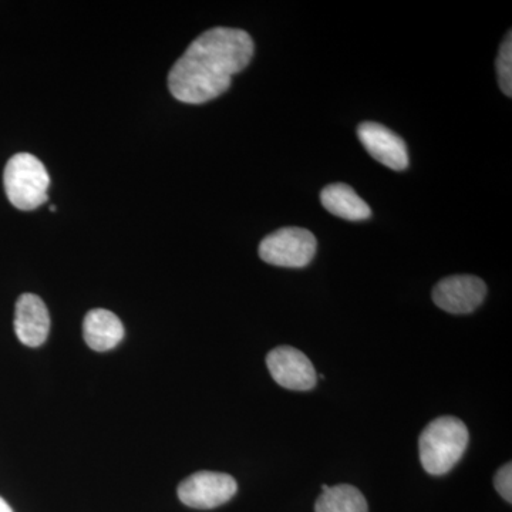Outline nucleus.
<instances>
[{
	"mask_svg": "<svg viewBox=\"0 0 512 512\" xmlns=\"http://www.w3.org/2000/svg\"><path fill=\"white\" fill-rule=\"evenodd\" d=\"M254 50V40L245 30H207L174 63L168 74L171 94L187 104L217 99L231 87L232 76L248 66Z\"/></svg>",
	"mask_w": 512,
	"mask_h": 512,
	"instance_id": "nucleus-1",
	"label": "nucleus"
},
{
	"mask_svg": "<svg viewBox=\"0 0 512 512\" xmlns=\"http://www.w3.org/2000/svg\"><path fill=\"white\" fill-rule=\"evenodd\" d=\"M470 434L466 424L454 416L431 421L421 433V466L431 476H444L466 453Z\"/></svg>",
	"mask_w": 512,
	"mask_h": 512,
	"instance_id": "nucleus-2",
	"label": "nucleus"
},
{
	"mask_svg": "<svg viewBox=\"0 0 512 512\" xmlns=\"http://www.w3.org/2000/svg\"><path fill=\"white\" fill-rule=\"evenodd\" d=\"M3 185L13 207L33 211L47 201L50 177L39 158L19 153L6 164Z\"/></svg>",
	"mask_w": 512,
	"mask_h": 512,
	"instance_id": "nucleus-3",
	"label": "nucleus"
},
{
	"mask_svg": "<svg viewBox=\"0 0 512 512\" xmlns=\"http://www.w3.org/2000/svg\"><path fill=\"white\" fill-rule=\"evenodd\" d=\"M315 235L305 228L288 227L272 232L259 245V256L269 265L305 268L316 254Z\"/></svg>",
	"mask_w": 512,
	"mask_h": 512,
	"instance_id": "nucleus-4",
	"label": "nucleus"
},
{
	"mask_svg": "<svg viewBox=\"0 0 512 512\" xmlns=\"http://www.w3.org/2000/svg\"><path fill=\"white\" fill-rule=\"evenodd\" d=\"M237 490V481L229 474L200 471L185 478L178 487V497L187 507L212 510L228 503Z\"/></svg>",
	"mask_w": 512,
	"mask_h": 512,
	"instance_id": "nucleus-5",
	"label": "nucleus"
},
{
	"mask_svg": "<svg viewBox=\"0 0 512 512\" xmlns=\"http://www.w3.org/2000/svg\"><path fill=\"white\" fill-rule=\"evenodd\" d=\"M266 366L275 382L285 389L306 392L318 383V375L309 357L292 346L271 350L266 356Z\"/></svg>",
	"mask_w": 512,
	"mask_h": 512,
	"instance_id": "nucleus-6",
	"label": "nucleus"
},
{
	"mask_svg": "<svg viewBox=\"0 0 512 512\" xmlns=\"http://www.w3.org/2000/svg\"><path fill=\"white\" fill-rule=\"evenodd\" d=\"M487 286L473 275L448 276L434 286L433 301L440 309L453 315H467L484 302Z\"/></svg>",
	"mask_w": 512,
	"mask_h": 512,
	"instance_id": "nucleus-7",
	"label": "nucleus"
},
{
	"mask_svg": "<svg viewBox=\"0 0 512 512\" xmlns=\"http://www.w3.org/2000/svg\"><path fill=\"white\" fill-rule=\"evenodd\" d=\"M357 137L367 153L380 164L394 171H403L409 167L406 143L389 128L373 121H365L357 127Z\"/></svg>",
	"mask_w": 512,
	"mask_h": 512,
	"instance_id": "nucleus-8",
	"label": "nucleus"
},
{
	"mask_svg": "<svg viewBox=\"0 0 512 512\" xmlns=\"http://www.w3.org/2000/svg\"><path fill=\"white\" fill-rule=\"evenodd\" d=\"M50 316L45 302L33 293H23L16 302L15 332L23 345L39 348L46 342Z\"/></svg>",
	"mask_w": 512,
	"mask_h": 512,
	"instance_id": "nucleus-9",
	"label": "nucleus"
},
{
	"mask_svg": "<svg viewBox=\"0 0 512 512\" xmlns=\"http://www.w3.org/2000/svg\"><path fill=\"white\" fill-rule=\"evenodd\" d=\"M83 335L87 345L97 352L116 348L124 338V326L113 312L94 309L83 322Z\"/></svg>",
	"mask_w": 512,
	"mask_h": 512,
	"instance_id": "nucleus-10",
	"label": "nucleus"
},
{
	"mask_svg": "<svg viewBox=\"0 0 512 512\" xmlns=\"http://www.w3.org/2000/svg\"><path fill=\"white\" fill-rule=\"evenodd\" d=\"M320 202L330 214L348 221H365L372 210L350 185L332 184L320 192Z\"/></svg>",
	"mask_w": 512,
	"mask_h": 512,
	"instance_id": "nucleus-11",
	"label": "nucleus"
},
{
	"mask_svg": "<svg viewBox=\"0 0 512 512\" xmlns=\"http://www.w3.org/2000/svg\"><path fill=\"white\" fill-rule=\"evenodd\" d=\"M322 490L316 501V512H369L365 495L353 485H322Z\"/></svg>",
	"mask_w": 512,
	"mask_h": 512,
	"instance_id": "nucleus-12",
	"label": "nucleus"
},
{
	"mask_svg": "<svg viewBox=\"0 0 512 512\" xmlns=\"http://www.w3.org/2000/svg\"><path fill=\"white\" fill-rule=\"evenodd\" d=\"M498 82L505 96H512V33L508 32L497 57Z\"/></svg>",
	"mask_w": 512,
	"mask_h": 512,
	"instance_id": "nucleus-13",
	"label": "nucleus"
},
{
	"mask_svg": "<svg viewBox=\"0 0 512 512\" xmlns=\"http://www.w3.org/2000/svg\"><path fill=\"white\" fill-rule=\"evenodd\" d=\"M495 490L500 493L508 503H512V466L511 463L504 464L497 471L494 477Z\"/></svg>",
	"mask_w": 512,
	"mask_h": 512,
	"instance_id": "nucleus-14",
	"label": "nucleus"
},
{
	"mask_svg": "<svg viewBox=\"0 0 512 512\" xmlns=\"http://www.w3.org/2000/svg\"><path fill=\"white\" fill-rule=\"evenodd\" d=\"M0 512H13L10 505L2 497H0Z\"/></svg>",
	"mask_w": 512,
	"mask_h": 512,
	"instance_id": "nucleus-15",
	"label": "nucleus"
}]
</instances>
